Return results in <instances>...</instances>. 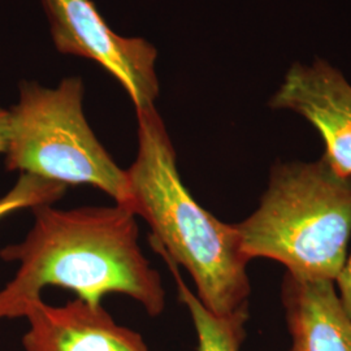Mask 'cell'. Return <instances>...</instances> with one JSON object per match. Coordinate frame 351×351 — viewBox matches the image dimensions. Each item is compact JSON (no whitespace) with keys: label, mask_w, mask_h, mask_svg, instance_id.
Here are the masks:
<instances>
[{"label":"cell","mask_w":351,"mask_h":351,"mask_svg":"<svg viewBox=\"0 0 351 351\" xmlns=\"http://www.w3.org/2000/svg\"><path fill=\"white\" fill-rule=\"evenodd\" d=\"M25 239L0 250L17 262L12 280L0 290V320L25 317L43 289H68L93 306L108 294H124L150 316L163 314L165 289L138 243L137 215L121 204L72 210L42 204Z\"/></svg>","instance_id":"6da1fadb"},{"label":"cell","mask_w":351,"mask_h":351,"mask_svg":"<svg viewBox=\"0 0 351 351\" xmlns=\"http://www.w3.org/2000/svg\"><path fill=\"white\" fill-rule=\"evenodd\" d=\"M138 149L126 169L130 210L150 226L151 246L194 280L197 297L216 315L247 307L249 261L236 226L204 210L185 188L175 147L155 107L139 110Z\"/></svg>","instance_id":"7a4b0ae2"},{"label":"cell","mask_w":351,"mask_h":351,"mask_svg":"<svg viewBox=\"0 0 351 351\" xmlns=\"http://www.w3.org/2000/svg\"><path fill=\"white\" fill-rule=\"evenodd\" d=\"M234 226L249 262L268 258L295 278L335 282L351 234V177L339 175L324 156L277 164L258 210Z\"/></svg>","instance_id":"3957f363"},{"label":"cell","mask_w":351,"mask_h":351,"mask_svg":"<svg viewBox=\"0 0 351 351\" xmlns=\"http://www.w3.org/2000/svg\"><path fill=\"white\" fill-rule=\"evenodd\" d=\"M84 82L64 78L58 88L21 81L10 108L5 168L69 185H90L130 208L126 169L97 138L84 113Z\"/></svg>","instance_id":"277c9868"},{"label":"cell","mask_w":351,"mask_h":351,"mask_svg":"<svg viewBox=\"0 0 351 351\" xmlns=\"http://www.w3.org/2000/svg\"><path fill=\"white\" fill-rule=\"evenodd\" d=\"M56 50L85 58L112 75L136 111L155 107L158 51L143 38L113 32L91 0H40Z\"/></svg>","instance_id":"5b68a950"},{"label":"cell","mask_w":351,"mask_h":351,"mask_svg":"<svg viewBox=\"0 0 351 351\" xmlns=\"http://www.w3.org/2000/svg\"><path fill=\"white\" fill-rule=\"evenodd\" d=\"M271 107L300 113L320 133L324 158L341 176L351 177V86L324 62L294 64Z\"/></svg>","instance_id":"8992f818"},{"label":"cell","mask_w":351,"mask_h":351,"mask_svg":"<svg viewBox=\"0 0 351 351\" xmlns=\"http://www.w3.org/2000/svg\"><path fill=\"white\" fill-rule=\"evenodd\" d=\"M25 351H151L143 337L114 322L101 306L75 298L63 306L43 300L26 311Z\"/></svg>","instance_id":"52a82bcc"},{"label":"cell","mask_w":351,"mask_h":351,"mask_svg":"<svg viewBox=\"0 0 351 351\" xmlns=\"http://www.w3.org/2000/svg\"><path fill=\"white\" fill-rule=\"evenodd\" d=\"M282 303L291 337L289 351H351V320L333 281L287 274Z\"/></svg>","instance_id":"ba28073f"},{"label":"cell","mask_w":351,"mask_h":351,"mask_svg":"<svg viewBox=\"0 0 351 351\" xmlns=\"http://www.w3.org/2000/svg\"><path fill=\"white\" fill-rule=\"evenodd\" d=\"M160 255L175 276L178 298L186 306L193 320L198 339V351H241L246 337L249 308H241L233 314H213L184 282L178 265L164 254Z\"/></svg>","instance_id":"9c48e42d"},{"label":"cell","mask_w":351,"mask_h":351,"mask_svg":"<svg viewBox=\"0 0 351 351\" xmlns=\"http://www.w3.org/2000/svg\"><path fill=\"white\" fill-rule=\"evenodd\" d=\"M66 188L63 184L36 176L20 175L16 185L0 198V219L19 210L53 204L63 197Z\"/></svg>","instance_id":"30bf717a"},{"label":"cell","mask_w":351,"mask_h":351,"mask_svg":"<svg viewBox=\"0 0 351 351\" xmlns=\"http://www.w3.org/2000/svg\"><path fill=\"white\" fill-rule=\"evenodd\" d=\"M339 287V295L341 306L351 320V256L345 262L339 276L336 278Z\"/></svg>","instance_id":"8fae6325"},{"label":"cell","mask_w":351,"mask_h":351,"mask_svg":"<svg viewBox=\"0 0 351 351\" xmlns=\"http://www.w3.org/2000/svg\"><path fill=\"white\" fill-rule=\"evenodd\" d=\"M10 138V110L0 107V154H5Z\"/></svg>","instance_id":"7c38bea8"}]
</instances>
